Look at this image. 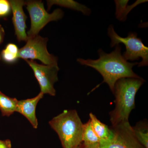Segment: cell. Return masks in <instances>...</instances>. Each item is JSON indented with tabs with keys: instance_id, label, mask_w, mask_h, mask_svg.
I'll use <instances>...</instances> for the list:
<instances>
[{
	"instance_id": "cell-14",
	"label": "cell",
	"mask_w": 148,
	"mask_h": 148,
	"mask_svg": "<svg viewBox=\"0 0 148 148\" xmlns=\"http://www.w3.org/2000/svg\"><path fill=\"white\" fill-rule=\"evenodd\" d=\"M100 139L92 128L90 120L84 124L82 143L85 145L98 148Z\"/></svg>"
},
{
	"instance_id": "cell-22",
	"label": "cell",
	"mask_w": 148,
	"mask_h": 148,
	"mask_svg": "<svg viewBox=\"0 0 148 148\" xmlns=\"http://www.w3.org/2000/svg\"><path fill=\"white\" fill-rule=\"evenodd\" d=\"M1 55H0V59H1Z\"/></svg>"
},
{
	"instance_id": "cell-15",
	"label": "cell",
	"mask_w": 148,
	"mask_h": 148,
	"mask_svg": "<svg viewBox=\"0 0 148 148\" xmlns=\"http://www.w3.org/2000/svg\"><path fill=\"white\" fill-rule=\"evenodd\" d=\"M18 100L8 97L0 91V110L3 116L9 117L16 110Z\"/></svg>"
},
{
	"instance_id": "cell-13",
	"label": "cell",
	"mask_w": 148,
	"mask_h": 148,
	"mask_svg": "<svg viewBox=\"0 0 148 148\" xmlns=\"http://www.w3.org/2000/svg\"><path fill=\"white\" fill-rule=\"evenodd\" d=\"M129 1H121L115 0L114 1L116 5L115 16L117 19L119 21L124 22L127 19L128 14L134 8L140 4L144 2H147L148 1L138 0L135 2L133 4L129 5L128 3Z\"/></svg>"
},
{
	"instance_id": "cell-16",
	"label": "cell",
	"mask_w": 148,
	"mask_h": 148,
	"mask_svg": "<svg viewBox=\"0 0 148 148\" xmlns=\"http://www.w3.org/2000/svg\"><path fill=\"white\" fill-rule=\"evenodd\" d=\"M132 130L135 137L141 145L148 148V126L146 121L139 122L134 127Z\"/></svg>"
},
{
	"instance_id": "cell-20",
	"label": "cell",
	"mask_w": 148,
	"mask_h": 148,
	"mask_svg": "<svg viewBox=\"0 0 148 148\" xmlns=\"http://www.w3.org/2000/svg\"><path fill=\"white\" fill-rule=\"evenodd\" d=\"M5 32L3 28L0 25V44L1 43L4 38Z\"/></svg>"
},
{
	"instance_id": "cell-18",
	"label": "cell",
	"mask_w": 148,
	"mask_h": 148,
	"mask_svg": "<svg viewBox=\"0 0 148 148\" xmlns=\"http://www.w3.org/2000/svg\"><path fill=\"white\" fill-rule=\"evenodd\" d=\"M11 8L9 1L0 0V17L8 16L10 13Z\"/></svg>"
},
{
	"instance_id": "cell-7",
	"label": "cell",
	"mask_w": 148,
	"mask_h": 148,
	"mask_svg": "<svg viewBox=\"0 0 148 148\" xmlns=\"http://www.w3.org/2000/svg\"><path fill=\"white\" fill-rule=\"evenodd\" d=\"M110 128L113 137L111 140H100L98 148H145L135 137L129 122Z\"/></svg>"
},
{
	"instance_id": "cell-17",
	"label": "cell",
	"mask_w": 148,
	"mask_h": 148,
	"mask_svg": "<svg viewBox=\"0 0 148 148\" xmlns=\"http://www.w3.org/2000/svg\"><path fill=\"white\" fill-rule=\"evenodd\" d=\"M18 49L16 45L9 43L1 52V57L7 63H14L18 58Z\"/></svg>"
},
{
	"instance_id": "cell-2",
	"label": "cell",
	"mask_w": 148,
	"mask_h": 148,
	"mask_svg": "<svg viewBox=\"0 0 148 148\" xmlns=\"http://www.w3.org/2000/svg\"><path fill=\"white\" fill-rule=\"evenodd\" d=\"M145 80L142 77L125 78L115 83L113 94L115 107L110 113L112 126L128 122L131 111L135 108V97Z\"/></svg>"
},
{
	"instance_id": "cell-11",
	"label": "cell",
	"mask_w": 148,
	"mask_h": 148,
	"mask_svg": "<svg viewBox=\"0 0 148 148\" xmlns=\"http://www.w3.org/2000/svg\"><path fill=\"white\" fill-rule=\"evenodd\" d=\"M90 120L93 130L100 140H111L113 137V132L108 125L101 122L95 115L89 114Z\"/></svg>"
},
{
	"instance_id": "cell-10",
	"label": "cell",
	"mask_w": 148,
	"mask_h": 148,
	"mask_svg": "<svg viewBox=\"0 0 148 148\" xmlns=\"http://www.w3.org/2000/svg\"><path fill=\"white\" fill-rule=\"evenodd\" d=\"M43 96L44 94L40 92L34 98L18 101L16 106L15 112L25 116L35 129L38 127V119L36 116V108L39 101Z\"/></svg>"
},
{
	"instance_id": "cell-9",
	"label": "cell",
	"mask_w": 148,
	"mask_h": 148,
	"mask_svg": "<svg viewBox=\"0 0 148 148\" xmlns=\"http://www.w3.org/2000/svg\"><path fill=\"white\" fill-rule=\"evenodd\" d=\"M13 17V22L15 35L18 42H27L28 36L26 33V21L27 16L23 10L25 3L21 0L9 1Z\"/></svg>"
},
{
	"instance_id": "cell-8",
	"label": "cell",
	"mask_w": 148,
	"mask_h": 148,
	"mask_svg": "<svg viewBox=\"0 0 148 148\" xmlns=\"http://www.w3.org/2000/svg\"><path fill=\"white\" fill-rule=\"evenodd\" d=\"M32 68L39 84L40 92L44 95L49 94L55 96V83L58 81V66H48L38 64L34 60H25Z\"/></svg>"
},
{
	"instance_id": "cell-6",
	"label": "cell",
	"mask_w": 148,
	"mask_h": 148,
	"mask_svg": "<svg viewBox=\"0 0 148 148\" xmlns=\"http://www.w3.org/2000/svg\"><path fill=\"white\" fill-rule=\"evenodd\" d=\"M48 38L37 35L28 38L26 44L19 49L18 58L24 60L38 59L44 65L58 66V58L49 53L47 49Z\"/></svg>"
},
{
	"instance_id": "cell-19",
	"label": "cell",
	"mask_w": 148,
	"mask_h": 148,
	"mask_svg": "<svg viewBox=\"0 0 148 148\" xmlns=\"http://www.w3.org/2000/svg\"><path fill=\"white\" fill-rule=\"evenodd\" d=\"M0 148H12L11 142L10 140H0Z\"/></svg>"
},
{
	"instance_id": "cell-5",
	"label": "cell",
	"mask_w": 148,
	"mask_h": 148,
	"mask_svg": "<svg viewBox=\"0 0 148 148\" xmlns=\"http://www.w3.org/2000/svg\"><path fill=\"white\" fill-rule=\"evenodd\" d=\"M25 5L31 18V27L27 34L28 38L37 36L48 23L58 21L64 16V12L60 9L55 10L51 13H48L42 1H28Z\"/></svg>"
},
{
	"instance_id": "cell-3",
	"label": "cell",
	"mask_w": 148,
	"mask_h": 148,
	"mask_svg": "<svg viewBox=\"0 0 148 148\" xmlns=\"http://www.w3.org/2000/svg\"><path fill=\"white\" fill-rule=\"evenodd\" d=\"M63 148H77L82 143L84 124L75 110H65L50 121Z\"/></svg>"
},
{
	"instance_id": "cell-4",
	"label": "cell",
	"mask_w": 148,
	"mask_h": 148,
	"mask_svg": "<svg viewBox=\"0 0 148 148\" xmlns=\"http://www.w3.org/2000/svg\"><path fill=\"white\" fill-rule=\"evenodd\" d=\"M108 34L111 39V48L120 43L125 45L126 50L122 55L126 61H137L141 58L142 61L138 63V67L148 66V48L144 45L142 39L137 37V33L129 32L127 37L123 38L117 34L113 25H110Z\"/></svg>"
},
{
	"instance_id": "cell-12",
	"label": "cell",
	"mask_w": 148,
	"mask_h": 148,
	"mask_svg": "<svg viewBox=\"0 0 148 148\" xmlns=\"http://www.w3.org/2000/svg\"><path fill=\"white\" fill-rule=\"evenodd\" d=\"M47 3L49 10L52 5H55L80 12L84 15L86 16H89L91 12V10L86 6L72 0L47 1Z\"/></svg>"
},
{
	"instance_id": "cell-21",
	"label": "cell",
	"mask_w": 148,
	"mask_h": 148,
	"mask_svg": "<svg viewBox=\"0 0 148 148\" xmlns=\"http://www.w3.org/2000/svg\"><path fill=\"white\" fill-rule=\"evenodd\" d=\"M77 148H98L97 147H90V146H87L85 145L84 144L82 143Z\"/></svg>"
},
{
	"instance_id": "cell-1",
	"label": "cell",
	"mask_w": 148,
	"mask_h": 148,
	"mask_svg": "<svg viewBox=\"0 0 148 148\" xmlns=\"http://www.w3.org/2000/svg\"><path fill=\"white\" fill-rule=\"evenodd\" d=\"M115 46L114 50L109 53L100 49L98 51L99 57L96 60L77 59L81 65L91 67L99 72L103 78L101 84L107 83L113 93L115 84L118 80L125 78H141L132 70L133 66L138 65V62L130 63L126 61L121 54L120 44Z\"/></svg>"
}]
</instances>
